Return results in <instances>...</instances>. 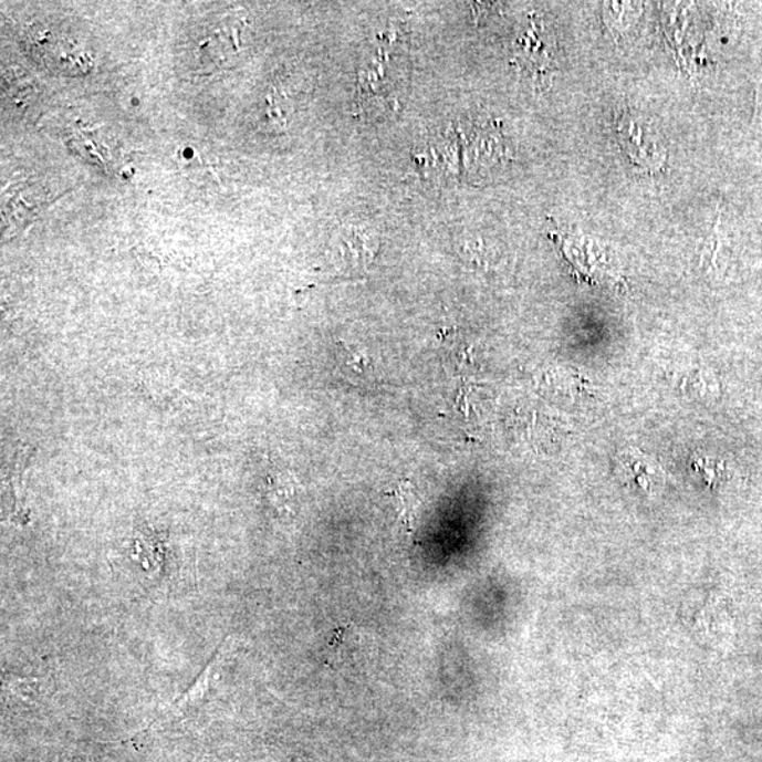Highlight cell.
Wrapping results in <instances>:
<instances>
[{
    "instance_id": "7a4b0ae2",
    "label": "cell",
    "mask_w": 762,
    "mask_h": 762,
    "mask_svg": "<svg viewBox=\"0 0 762 762\" xmlns=\"http://www.w3.org/2000/svg\"><path fill=\"white\" fill-rule=\"evenodd\" d=\"M387 498L390 499L404 530L413 533L416 529L419 510H421V499H419L416 486L410 480H401L400 483L394 486L390 492H387Z\"/></svg>"
},
{
    "instance_id": "8992f818",
    "label": "cell",
    "mask_w": 762,
    "mask_h": 762,
    "mask_svg": "<svg viewBox=\"0 0 762 762\" xmlns=\"http://www.w3.org/2000/svg\"><path fill=\"white\" fill-rule=\"evenodd\" d=\"M754 119L756 124L762 127V80L759 85H756Z\"/></svg>"
},
{
    "instance_id": "3957f363",
    "label": "cell",
    "mask_w": 762,
    "mask_h": 762,
    "mask_svg": "<svg viewBox=\"0 0 762 762\" xmlns=\"http://www.w3.org/2000/svg\"><path fill=\"white\" fill-rule=\"evenodd\" d=\"M222 661L223 648L221 647L219 648V651L215 654L212 661L208 664L206 671L199 675V678L196 680V683H194L192 687L189 688L188 692L184 693L182 697L178 699L176 703H174L173 706H170V708L167 709L166 714H176L178 712H181V710L186 709L188 704L196 703L199 702V700H202L203 695L207 693L209 683H211L213 672L217 671L219 665H222Z\"/></svg>"
},
{
    "instance_id": "5b68a950",
    "label": "cell",
    "mask_w": 762,
    "mask_h": 762,
    "mask_svg": "<svg viewBox=\"0 0 762 762\" xmlns=\"http://www.w3.org/2000/svg\"><path fill=\"white\" fill-rule=\"evenodd\" d=\"M8 689L14 697L34 699L40 692V680L34 678H8Z\"/></svg>"
},
{
    "instance_id": "277c9868",
    "label": "cell",
    "mask_w": 762,
    "mask_h": 762,
    "mask_svg": "<svg viewBox=\"0 0 762 762\" xmlns=\"http://www.w3.org/2000/svg\"><path fill=\"white\" fill-rule=\"evenodd\" d=\"M341 361L346 372L362 376L370 370L372 359L369 353L362 345L351 344V342H340Z\"/></svg>"
},
{
    "instance_id": "6da1fadb",
    "label": "cell",
    "mask_w": 762,
    "mask_h": 762,
    "mask_svg": "<svg viewBox=\"0 0 762 762\" xmlns=\"http://www.w3.org/2000/svg\"><path fill=\"white\" fill-rule=\"evenodd\" d=\"M618 140L634 165L656 171L662 166L665 157L656 143L648 139L641 125L630 114H623L617 121Z\"/></svg>"
}]
</instances>
